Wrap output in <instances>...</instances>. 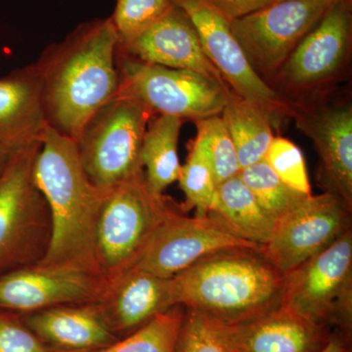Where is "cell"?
<instances>
[{
  "mask_svg": "<svg viewBox=\"0 0 352 352\" xmlns=\"http://www.w3.org/2000/svg\"><path fill=\"white\" fill-rule=\"evenodd\" d=\"M119 36L110 17L82 23L34 62L48 126L74 139L117 96Z\"/></svg>",
  "mask_w": 352,
  "mask_h": 352,
  "instance_id": "cell-1",
  "label": "cell"
},
{
  "mask_svg": "<svg viewBox=\"0 0 352 352\" xmlns=\"http://www.w3.org/2000/svg\"><path fill=\"white\" fill-rule=\"evenodd\" d=\"M47 126L34 63L0 78V144L11 149L32 144Z\"/></svg>",
  "mask_w": 352,
  "mask_h": 352,
  "instance_id": "cell-20",
  "label": "cell"
},
{
  "mask_svg": "<svg viewBox=\"0 0 352 352\" xmlns=\"http://www.w3.org/2000/svg\"><path fill=\"white\" fill-rule=\"evenodd\" d=\"M264 160L285 184L305 195H311L305 157L292 141L274 136Z\"/></svg>",
  "mask_w": 352,
  "mask_h": 352,
  "instance_id": "cell-29",
  "label": "cell"
},
{
  "mask_svg": "<svg viewBox=\"0 0 352 352\" xmlns=\"http://www.w3.org/2000/svg\"><path fill=\"white\" fill-rule=\"evenodd\" d=\"M274 115L263 104L231 92L220 117L235 145L241 170L265 157L274 138L272 126Z\"/></svg>",
  "mask_w": 352,
  "mask_h": 352,
  "instance_id": "cell-22",
  "label": "cell"
},
{
  "mask_svg": "<svg viewBox=\"0 0 352 352\" xmlns=\"http://www.w3.org/2000/svg\"><path fill=\"white\" fill-rule=\"evenodd\" d=\"M296 126L314 143L319 156L317 179L324 192L352 208V107L336 104L291 106Z\"/></svg>",
  "mask_w": 352,
  "mask_h": 352,
  "instance_id": "cell-15",
  "label": "cell"
},
{
  "mask_svg": "<svg viewBox=\"0 0 352 352\" xmlns=\"http://www.w3.org/2000/svg\"><path fill=\"white\" fill-rule=\"evenodd\" d=\"M105 282L80 271L31 265L0 274V310L30 314L94 302Z\"/></svg>",
  "mask_w": 352,
  "mask_h": 352,
  "instance_id": "cell-14",
  "label": "cell"
},
{
  "mask_svg": "<svg viewBox=\"0 0 352 352\" xmlns=\"http://www.w3.org/2000/svg\"><path fill=\"white\" fill-rule=\"evenodd\" d=\"M118 94L135 99L153 116L194 122L219 116L232 90L187 69L145 63L118 51ZM117 94V95H118Z\"/></svg>",
  "mask_w": 352,
  "mask_h": 352,
  "instance_id": "cell-7",
  "label": "cell"
},
{
  "mask_svg": "<svg viewBox=\"0 0 352 352\" xmlns=\"http://www.w3.org/2000/svg\"><path fill=\"white\" fill-rule=\"evenodd\" d=\"M175 6L173 0H116L115 11L110 19L120 43L144 32Z\"/></svg>",
  "mask_w": 352,
  "mask_h": 352,
  "instance_id": "cell-28",
  "label": "cell"
},
{
  "mask_svg": "<svg viewBox=\"0 0 352 352\" xmlns=\"http://www.w3.org/2000/svg\"><path fill=\"white\" fill-rule=\"evenodd\" d=\"M342 1V0H322V2L326 4L327 6H330L331 4L336 3V2Z\"/></svg>",
  "mask_w": 352,
  "mask_h": 352,
  "instance_id": "cell-35",
  "label": "cell"
},
{
  "mask_svg": "<svg viewBox=\"0 0 352 352\" xmlns=\"http://www.w3.org/2000/svg\"><path fill=\"white\" fill-rule=\"evenodd\" d=\"M185 307L175 305L113 344L90 352H176Z\"/></svg>",
  "mask_w": 352,
  "mask_h": 352,
  "instance_id": "cell-24",
  "label": "cell"
},
{
  "mask_svg": "<svg viewBox=\"0 0 352 352\" xmlns=\"http://www.w3.org/2000/svg\"><path fill=\"white\" fill-rule=\"evenodd\" d=\"M276 1H283V0H276ZM275 1V2H276Z\"/></svg>",
  "mask_w": 352,
  "mask_h": 352,
  "instance_id": "cell-36",
  "label": "cell"
},
{
  "mask_svg": "<svg viewBox=\"0 0 352 352\" xmlns=\"http://www.w3.org/2000/svg\"><path fill=\"white\" fill-rule=\"evenodd\" d=\"M14 150L15 149H11V148L0 144V175L6 168L7 162L10 159Z\"/></svg>",
  "mask_w": 352,
  "mask_h": 352,
  "instance_id": "cell-34",
  "label": "cell"
},
{
  "mask_svg": "<svg viewBox=\"0 0 352 352\" xmlns=\"http://www.w3.org/2000/svg\"><path fill=\"white\" fill-rule=\"evenodd\" d=\"M118 51L145 63L195 72L227 85L206 54L188 16L176 4L144 32L129 41H119Z\"/></svg>",
  "mask_w": 352,
  "mask_h": 352,
  "instance_id": "cell-17",
  "label": "cell"
},
{
  "mask_svg": "<svg viewBox=\"0 0 352 352\" xmlns=\"http://www.w3.org/2000/svg\"><path fill=\"white\" fill-rule=\"evenodd\" d=\"M322 0H283L231 22V29L252 69L266 82L326 9Z\"/></svg>",
  "mask_w": 352,
  "mask_h": 352,
  "instance_id": "cell-9",
  "label": "cell"
},
{
  "mask_svg": "<svg viewBox=\"0 0 352 352\" xmlns=\"http://www.w3.org/2000/svg\"><path fill=\"white\" fill-rule=\"evenodd\" d=\"M185 195L183 212L196 208L197 217H206L214 208L217 185L210 164L203 152L193 142L186 164L180 168L178 177Z\"/></svg>",
  "mask_w": 352,
  "mask_h": 352,
  "instance_id": "cell-27",
  "label": "cell"
},
{
  "mask_svg": "<svg viewBox=\"0 0 352 352\" xmlns=\"http://www.w3.org/2000/svg\"><path fill=\"white\" fill-rule=\"evenodd\" d=\"M283 305L316 325L351 336L352 230L285 274Z\"/></svg>",
  "mask_w": 352,
  "mask_h": 352,
  "instance_id": "cell-8",
  "label": "cell"
},
{
  "mask_svg": "<svg viewBox=\"0 0 352 352\" xmlns=\"http://www.w3.org/2000/svg\"><path fill=\"white\" fill-rule=\"evenodd\" d=\"M352 230V208L324 192L310 195L278 220L263 254L280 272L288 274Z\"/></svg>",
  "mask_w": 352,
  "mask_h": 352,
  "instance_id": "cell-10",
  "label": "cell"
},
{
  "mask_svg": "<svg viewBox=\"0 0 352 352\" xmlns=\"http://www.w3.org/2000/svg\"><path fill=\"white\" fill-rule=\"evenodd\" d=\"M176 352H229L220 339L214 321L207 315L185 308Z\"/></svg>",
  "mask_w": 352,
  "mask_h": 352,
  "instance_id": "cell-30",
  "label": "cell"
},
{
  "mask_svg": "<svg viewBox=\"0 0 352 352\" xmlns=\"http://www.w3.org/2000/svg\"><path fill=\"white\" fill-rule=\"evenodd\" d=\"M94 303L119 339L142 327L156 315L175 307L170 278L139 270H126L105 282Z\"/></svg>",
  "mask_w": 352,
  "mask_h": 352,
  "instance_id": "cell-18",
  "label": "cell"
},
{
  "mask_svg": "<svg viewBox=\"0 0 352 352\" xmlns=\"http://www.w3.org/2000/svg\"><path fill=\"white\" fill-rule=\"evenodd\" d=\"M233 248L261 249L242 239L214 214L190 217L180 210L164 220L129 270L173 278L206 256Z\"/></svg>",
  "mask_w": 352,
  "mask_h": 352,
  "instance_id": "cell-11",
  "label": "cell"
},
{
  "mask_svg": "<svg viewBox=\"0 0 352 352\" xmlns=\"http://www.w3.org/2000/svg\"><path fill=\"white\" fill-rule=\"evenodd\" d=\"M0 352H68L39 339L18 314L0 310Z\"/></svg>",
  "mask_w": 352,
  "mask_h": 352,
  "instance_id": "cell-31",
  "label": "cell"
},
{
  "mask_svg": "<svg viewBox=\"0 0 352 352\" xmlns=\"http://www.w3.org/2000/svg\"><path fill=\"white\" fill-rule=\"evenodd\" d=\"M21 319L48 346L64 351H94L119 340L94 302L47 308Z\"/></svg>",
  "mask_w": 352,
  "mask_h": 352,
  "instance_id": "cell-19",
  "label": "cell"
},
{
  "mask_svg": "<svg viewBox=\"0 0 352 352\" xmlns=\"http://www.w3.org/2000/svg\"><path fill=\"white\" fill-rule=\"evenodd\" d=\"M183 120L170 115H156L150 120L141 147V163L148 187L164 194L179 177L178 139Z\"/></svg>",
  "mask_w": 352,
  "mask_h": 352,
  "instance_id": "cell-23",
  "label": "cell"
},
{
  "mask_svg": "<svg viewBox=\"0 0 352 352\" xmlns=\"http://www.w3.org/2000/svg\"><path fill=\"white\" fill-rule=\"evenodd\" d=\"M39 145L14 150L0 175V274L38 263L50 244V212L32 171Z\"/></svg>",
  "mask_w": 352,
  "mask_h": 352,
  "instance_id": "cell-5",
  "label": "cell"
},
{
  "mask_svg": "<svg viewBox=\"0 0 352 352\" xmlns=\"http://www.w3.org/2000/svg\"><path fill=\"white\" fill-rule=\"evenodd\" d=\"M232 22L274 3L276 0H206Z\"/></svg>",
  "mask_w": 352,
  "mask_h": 352,
  "instance_id": "cell-32",
  "label": "cell"
},
{
  "mask_svg": "<svg viewBox=\"0 0 352 352\" xmlns=\"http://www.w3.org/2000/svg\"><path fill=\"white\" fill-rule=\"evenodd\" d=\"M153 117L135 99L118 94L88 120L75 141L90 182L109 190L144 173L141 147Z\"/></svg>",
  "mask_w": 352,
  "mask_h": 352,
  "instance_id": "cell-6",
  "label": "cell"
},
{
  "mask_svg": "<svg viewBox=\"0 0 352 352\" xmlns=\"http://www.w3.org/2000/svg\"><path fill=\"white\" fill-rule=\"evenodd\" d=\"M318 352H351V336L333 330L327 344Z\"/></svg>",
  "mask_w": 352,
  "mask_h": 352,
  "instance_id": "cell-33",
  "label": "cell"
},
{
  "mask_svg": "<svg viewBox=\"0 0 352 352\" xmlns=\"http://www.w3.org/2000/svg\"><path fill=\"white\" fill-rule=\"evenodd\" d=\"M175 305L222 323L249 320L283 305L285 274L261 249L214 252L170 278Z\"/></svg>",
  "mask_w": 352,
  "mask_h": 352,
  "instance_id": "cell-3",
  "label": "cell"
},
{
  "mask_svg": "<svg viewBox=\"0 0 352 352\" xmlns=\"http://www.w3.org/2000/svg\"><path fill=\"white\" fill-rule=\"evenodd\" d=\"M188 16L206 54L234 94L259 102L275 115L289 113V105L252 69L234 36L231 22L206 0H173Z\"/></svg>",
  "mask_w": 352,
  "mask_h": 352,
  "instance_id": "cell-13",
  "label": "cell"
},
{
  "mask_svg": "<svg viewBox=\"0 0 352 352\" xmlns=\"http://www.w3.org/2000/svg\"><path fill=\"white\" fill-rule=\"evenodd\" d=\"M182 210L175 201L152 192L145 173L109 190L97 222L95 251L104 282L133 265L159 227Z\"/></svg>",
  "mask_w": 352,
  "mask_h": 352,
  "instance_id": "cell-4",
  "label": "cell"
},
{
  "mask_svg": "<svg viewBox=\"0 0 352 352\" xmlns=\"http://www.w3.org/2000/svg\"><path fill=\"white\" fill-rule=\"evenodd\" d=\"M196 126L194 143L210 164L217 185L239 175L237 151L220 115L198 120Z\"/></svg>",
  "mask_w": 352,
  "mask_h": 352,
  "instance_id": "cell-26",
  "label": "cell"
},
{
  "mask_svg": "<svg viewBox=\"0 0 352 352\" xmlns=\"http://www.w3.org/2000/svg\"><path fill=\"white\" fill-rule=\"evenodd\" d=\"M239 176L259 205L276 222L293 212L310 196L285 184L265 160L242 168Z\"/></svg>",
  "mask_w": 352,
  "mask_h": 352,
  "instance_id": "cell-25",
  "label": "cell"
},
{
  "mask_svg": "<svg viewBox=\"0 0 352 352\" xmlns=\"http://www.w3.org/2000/svg\"><path fill=\"white\" fill-rule=\"evenodd\" d=\"M210 214L223 222L239 237L263 248L274 232L276 221L259 205L239 175L217 185Z\"/></svg>",
  "mask_w": 352,
  "mask_h": 352,
  "instance_id": "cell-21",
  "label": "cell"
},
{
  "mask_svg": "<svg viewBox=\"0 0 352 352\" xmlns=\"http://www.w3.org/2000/svg\"><path fill=\"white\" fill-rule=\"evenodd\" d=\"M39 141L32 171L47 205L51 232L45 254L36 265L80 271L102 279L95 239L110 189L90 182L74 139L47 126Z\"/></svg>",
  "mask_w": 352,
  "mask_h": 352,
  "instance_id": "cell-2",
  "label": "cell"
},
{
  "mask_svg": "<svg viewBox=\"0 0 352 352\" xmlns=\"http://www.w3.org/2000/svg\"><path fill=\"white\" fill-rule=\"evenodd\" d=\"M212 321L229 352H318L332 333L285 305L239 323Z\"/></svg>",
  "mask_w": 352,
  "mask_h": 352,
  "instance_id": "cell-16",
  "label": "cell"
},
{
  "mask_svg": "<svg viewBox=\"0 0 352 352\" xmlns=\"http://www.w3.org/2000/svg\"><path fill=\"white\" fill-rule=\"evenodd\" d=\"M351 41L352 0L331 4L274 78L294 94L317 89L340 73L349 59Z\"/></svg>",
  "mask_w": 352,
  "mask_h": 352,
  "instance_id": "cell-12",
  "label": "cell"
}]
</instances>
